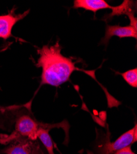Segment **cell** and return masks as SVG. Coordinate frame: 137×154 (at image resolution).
I'll return each instance as SVG.
<instances>
[{
  "label": "cell",
  "instance_id": "cell-11",
  "mask_svg": "<svg viewBox=\"0 0 137 154\" xmlns=\"http://www.w3.org/2000/svg\"><path fill=\"white\" fill-rule=\"evenodd\" d=\"M135 12H132L127 15L130 20V26L137 31V19L134 16Z\"/></svg>",
  "mask_w": 137,
  "mask_h": 154
},
{
  "label": "cell",
  "instance_id": "cell-5",
  "mask_svg": "<svg viewBox=\"0 0 137 154\" xmlns=\"http://www.w3.org/2000/svg\"><path fill=\"white\" fill-rule=\"evenodd\" d=\"M28 10L23 12V14L14 15L9 13L7 15L0 16V38L4 40H7L12 36V30L14 25L19 20L25 17L29 13Z\"/></svg>",
  "mask_w": 137,
  "mask_h": 154
},
{
  "label": "cell",
  "instance_id": "cell-12",
  "mask_svg": "<svg viewBox=\"0 0 137 154\" xmlns=\"http://www.w3.org/2000/svg\"><path fill=\"white\" fill-rule=\"evenodd\" d=\"M114 154H136V153H135L132 150L131 146H129L118 150Z\"/></svg>",
  "mask_w": 137,
  "mask_h": 154
},
{
  "label": "cell",
  "instance_id": "cell-9",
  "mask_svg": "<svg viewBox=\"0 0 137 154\" xmlns=\"http://www.w3.org/2000/svg\"><path fill=\"white\" fill-rule=\"evenodd\" d=\"M136 1H130V0H125L123 3L118 6H112V12L109 14L105 17L106 19H109L116 16H121L125 14L127 16L132 12H135L134 8L136 9Z\"/></svg>",
  "mask_w": 137,
  "mask_h": 154
},
{
  "label": "cell",
  "instance_id": "cell-2",
  "mask_svg": "<svg viewBox=\"0 0 137 154\" xmlns=\"http://www.w3.org/2000/svg\"><path fill=\"white\" fill-rule=\"evenodd\" d=\"M44 126L45 124L38 122L30 115H21L16 121L15 131L7 137L0 139V143H9L16 137H24L36 140L38 139L37 132L40 127Z\"/></svg>",
  "mask_w": 137,
  "mask_h": 154
},
{
  "label": "cell",
  "instance_id": "cell-1",
  "mask_svg": "<svg viewBox=\"0 0 137 154\" xmlns=\"http://www.w3.org/2000/svg\"><path fill=\"white\" fill-rule=\"evenodd\" d=\"M61 50V48L58 42L51 46H43L38 50L40 57L36 66L42 68L41 86L49 85L58 86L68 82L75 70L91 73V72H85L77 68L76 62L62 55Z\"/></svg>",
  "mask_w": 137,
  "mask_h": 154
},
{
  "label": "cell",
  "instance_id": "cell-8",
  "mask_svg": "<svg viewBox=\"0 0 137 154\" xmlns=\"http://www.w3.org/2000/svg\"><path fill=\"white\" fill-rule=\"evenodd\" d=\"M55 125H48L40 127L37 132V137L40 139L42 144L45 147L48 154H55L54 149V144L52 142V138L50 136L49 132L50 128L52 126H55Z\"/></svg>",
  "mask_w": 137,
  "mask_h": 154
},
{
  "label": "cell",
  "instance_id": "cell-4",
  "mask_svg": "<svg viewBox=\"0 0 137 154\" xmlns=\"http://www.w3.org/2000/svg\"><path fill=\"white\" fill-rule=\"evenodd\" d=\"M137 140V125L131 130L122 134L114 142L107 140L99 149L98 154H114L118 150L126 147L131 146Z\"/></svg>",
  "mask_w": 137,
  "mask_h": 154
},
{
  "label": "cell",
  "instance_id": "cell-13",
  "mask_svg": "<svg viewBox=\"0 0 137 154\" xmlns=\"http://www.w3.org/2000/svg\"><path fill=\"white\" fill-rule=\"evenodd\" d=\"M1 107H0V110H1Z\"/></svg>",
  "mask_w": 137,
  "mask_h": 154
},
{
  "label": "cell",
  "instance_id": "cell-3",
  "mask_svg": "<svg viewBox=\"0 0 137 154\" xmlns=\"http://www.w3.org/2000/svg\"><path fill=\"white\" fill-rule=\"evenodd\" d=\"M1 151L4 154H45L38 140L16 137Z\"/></svg>",
  "mask_w": 137,
  "mask_h": 154
},
{
  "label": "cell",
  "instance_id": "cell-6",
  "mask_svg": "<svg viewBox=\"0 0 137 154\" xmlns=\"http://www.w3.org/2000/svg\"><path fill=\"white\" fill-rule=\"evenodd\" d=\"M115 36L119 38H134L136 39L137 31L130 25L125 27L120 25H107L101 43L107 45L111 38Z\"/></svg>",
  "mask_w": 137,
  "mask_h": 154
},
{
  "label": "cell",
  "instance_id": "cell-7",
  "mask_svg": "<svg viewBox=\"0 0 137 154\" xmlns=\"http://www.w3.org/2000/svg\"><path fill=\"white\" fill-rule=\"evenodd\" d=\"M74 8H82L96 13V12L103 9H111L110 6L105 0H75L74 1Z\"/></svg>",
  "mask_w": 137,
  "mask_h": 154
},
{
  "label": "cell",
  "instance_id": "cell-10",
  "mask_svg": "<svg viewBox=\"0 0 137 154\" xmlns=\"http://www.w3.org/2000/svg\"><path fill=\"white\" fill-rule=\"evenodd\" d=\"M122 78L130 86L137 87V69L135 68L121 73Z\"/></svg>",
  "mask_w": 137,
  "mask_h": 154
}]
</instances>
